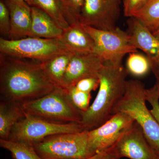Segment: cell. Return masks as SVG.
<instances>
[{
  "instance_id": "obj_1",
  "label": "cell",
  "mask_w": 159,
  "mask_h": 159,
  "mask_svg": "<svg viewBox=\"0 0 159 159\" xmlns=\"http://www.w3.org/2000/svg\"><path fill=\"white\" fill-rule=\"evenodd\" d=\"M56 87L41 62L0 53L1 99L22 104L45 96Z\"/></svg>"
},
{
  "instance_id": "obj_2",
  "label": "cell",
  "mask_w": 159,
  "mask_h": 159,
  "mask_svg": "<svg viewBox=\"0 0 159 159\" xmlns=\"http://www.w3.org/2000/svg\"><path fill=\"white\" fill-rule=\"evenodd\" d=\"M128 72L122 63L104 62L98 75L99 90L93 102L82 113L84 130L99 127L113 115V111L124 96Z\"/></svg>"
},
{
  "instance_id": "obj_3",
  "label": "cell",
  "mask_w": 159,
  "mask_h": 159,
  "mask_svg": "<svg viewBox=\"0 0 159 159\" xmlns=\"http://www.w3.org/2000/svg\"><path fill=\"white\" fill-rule=\"evenodd\" d=\"M145 85L137 80H127L124 96L113 111L123 112L140 125L151 147L159 156V124L148 109Z\"/></svg>"
},
{
  "instance_id": "obj_4",
  "label": "cell",
  "mask_w": 159,
  "mask_h": 159,
  "mask_svg": "<svg viewBox=\"0 0 159 159\" xmlns=\"http://www.w3.org/2000/svg\"><path fill=\"white\" fill-rule=\"evenodd\" d=\"M26 114L54 122L81 124L82 113L71 102L67 91L59 87L39 99L21 104Z\"/></svg>"
},
{
  "instance_id": "obj_5",
  "label": "cell",
  "mask_w": 159,
  "mask_h": 159,
  "mask_svg": "<svg viewBox=\"0 0 159 159\" xmlns=\"http://www.w3.org/2000/svg\"><path fill=\"white\" fill-rule=\"evenodd\" d=\"M89 130L57 134L32 145L43 159H83L92 156L89 146Z\"/></svg>"
},
{
  "instance_id": "obj_6",
  "label": "cell",
  "mask_w": 159,
  "mask_h": 159,
  "mask_svg": "<svg viewBox=\"0 0 159 159\" xmlns=\"http://www.w3.org/2000/svg\"><path fill=\"white\" fill-rule=\"evenodd\" d=\"M83 130L84 128L80 123L54 122L26 114L13 126L7 140L32 145L50 136Z\"/></svg>"
},
{
  "instance_id": "obj_7",
  "label": "cell",
  "mask_w": 159,
  "mask_h": 159,
  "mask_svg": "<svg viewBox=\"0 0 159 159\" xmlns=\"http://www.w3.org/2000/svg\"><path fill=\"white\" fill-rule=\"evenodd\" d=\"M71 52L59 38L28 37L11 40L0 38V53L43 62L58 54Z\"/></svg>"
},
{
  "instance_id": "obj_8",
  "label": "cell",
  "mask_w": 159,
  "mask_h": 159,
  "mask_svg": "<svg viewBox=\"0 0 159 159\" xmlns=\"http://www.w3.org/2000/svg\"><path fill=\"white\" fill-rule=\"evenodd\" d=\"M82 26L93 40L94 53L104 62L121 64L125 54L138 52L130 42L128 32L119 28L105 30Z\"/></svg>"
},
{
  "instance_id": "obj_9",
  "label": "cell",
  "mask_w": 159,
  "mask_h": 159,
  "mask_svg": "<svg viewBox=\"0 0 159 159\" xmlns=\"http://www.w3.org/2000/svg\"><path fill=\"white\" fill-rule=\"evenodd\" d=\"M120 0H85L80 14L82 25L101 30H112L120 16Z\"/></svg>"
},
{
  "instance_id": "obj_10",
  "label": "cell",
  "mask_w": 159,
  "mask_h": 159,
  "mask_svg": "<svg viewBox=\"0 0 159 159\" xmlns=\"http://www.w3.org/2000/svg\"><path fill=\"white\" fill-rule=\"evenodd\" d=\"M134 121L127 114L118 112L113 114L102 125L89 130V146L91 155L115 145Z\"/></svg>"
},
{
  "instance_id": "obj_11",
  "label": "cell",
  "mask_w": 159,
  "mask_h": 159,
  "mask_svg": "<svg viewBox=\"0 0 159 159\" xmlns=\"http://www.w3.org/2000/svg\"><path fill=\"white\" fill-rule=\"evenodd\" d=\"M115 145L121 158L157 159L159 156L151 147L142 128L135 121Z\"/></svg>"
},
{
  "instance_id": "obj_12",
  "label": "cell",
  "mask_w": 159,
  "mask_h": 159,
  "mask_svg": "<svg viewBox=\"0 0 159 159\" xmlns=\"http://www.w3.org/2000/svg\"><path fill=\"white\" fill-rule=\"evenodd\" d=\"M104 62L94 53H74L63 78L61 87L67 89L75 86L80 80L98 77Z\"/></svg>"
},
{
  "instance_id": "obj_13",
  "label": "cell",
  "mask_w": 159,
  "mask_h": 159,
  "mask_svg": "<svg viewBox=\"0 0 159 159\" xmlns=\"http://www.w3.org/2000/svg\"><path fill=\"white\" fill-rule=\"evenodd\" d=\"M130 42L138 50L145 53L150 62L151 69L159 63V39L139 20L129 17L127 21Z\"/></svg>"
},
{
  "instance_id": "obj_14",
  "label": "cell",
  "mask_w": 159,
  "mask_h": 159,
  "mask_svg": "<svg viewBox=\"0 0 159 159\" xmlns=\"http://www.w3.org/2000/svg\"><path fill=\"white\" fill-rule=\"evenodd\" d=\"M9 11L11 28L7 39L16 40L30 37L31 30V7L14 0H7Z\"/></svg>"
},
{
  "instance_id": "obj_15",
  "label": "cell",
  "mask_w": 159,
  "mask_h": 159,
  "mask_svg": "<svg viewBox=\"0 0 159 159\" xmlns=\"http://www.w3.org/2000/svg\"><path fill=\"white\" fill-rule=\"evenodd\" d=\"M59 39L71 52L79 54L94 53L93 40L80 24L69 26L64 30Z\"/></svg>"
},
{
  "instance_id": "obj_16",
  "label": "cell",
  "mask_w": 159,
  "mask_h": 159,
  "mask_svg": "<svg viewBox=\"0 0 159 159\" xmlns=\"http://www.w3.org/2000/svg\"><path fill=\"white\" fill-rule=\"evenodd\" d=\"M31 8L30 37L46 39L59 38L64 30L44 11L36 6Z\"/></svg>"
},
{
  "instance_id": "obj_17",
  "label": "cell",
  "mask_w": 159,
  "mask_h": 159,
  "mask_svg": "<svg viewBox=\"0 0 159 159\" xmlns=\"http://www.w3.org/2000/svg\"><path fill=\"white\" fill-rule=\"evenodd\" d=\"M25 115L21 104L1 99L0 102V139L8 140L13 126Z\"/></svg>"
},
{
  "instance_id": "obj_18",
  "label": "cell",
  "mask_w": 159,
  "mask_h": 159,
  "mask_svg": "<svg viewBox=\"0 0 159 159\" xmlns=\"http://www.w3.org/2000/svg\"><path fill=\"white\" fill-rule=\"evenodd\" d=\"M74 53L66 52L41 62L46 75L55 86L61 87L63 78Z\"/></svg>"
},
{
  "instance_id": "obj_19",
  "label": "cell",
  "mask_w": 159,
  "mask_h": 159,
  "mask_svg": "<svg viewBox=\"0 0 159 159\" xmlns=\"http://www.w3.org/2000/svg\"><path fill=\"white\" fill-rule=\"evenodd\" d=\"M132 17L139 20L153 33L159 27V0H149Z\"/></svg>"
},
{
  "instance_id": "obj_20",
  "label": "cell",
  "mask_w": 159,
  "mask_h": 159,
  "mask_svg": "<svg viewBox=\"0 0 159 159\" xmlns=\"http://www.w3.org/2000/svg\"><path fill=\"white\" fill-rule=\"evenodd\" d=\"M34 6L49 15L63 30L70 26L66 20L60 0H31Z\"/></svg>"
},
{
  "instance_id": "obj_21",
  "label": "cell",
  "mask_w": 159,
  "mask_h": 159,
  "mask_svg": "<svg viewBox=\"0 0 159 159\" xmlns=\"http://www.w3.org/2000/svg\"><path fill=\"white\" fill-rule=\"evenodd\" d=\"M0 146L9 151L15 159H43L29 144L0 139Z\"/></svg>"
},
{
  "instance_id": "obj_22",
  "label": "cell",
  "mask_w": 159,
  "mask_h": 159,
  "mask_svg": "<svg viewBox=\"0 0 159 159\" xmlns=\"http://www.w3.org/2000/svg\"><path fill=\"white\" fill-rule=\"evenodd\" d=\"M126 70L128 74L136 77H142L151 70L148 57L136 52L130 53L126 61Z\"/></svg>"
},
{
  "instance_id": "obj_23",
  "label": "cell",
  "mask_w": 159,
  "mask_h": 159,
  "mask_svg": "<svg viewBox=\"0 0 159 159\" xmlns=\"http://www.w3.org/2000/svg\"><path fill=\"white\" fill-rule=\"evenodd\" d=\"M69 25L80 24L79 17L85 0H60Z\"/></svg>"
},
{
  "instance_id": "obj_24",
  "label": "cell",
  "mask_w": 159,
  "mask_h": 159,
  "mask_svg": "<svg viewBox=\"0 0 159 159\" xmlns=\"http://www.w3.org/2000/svg\"><path fill=\"white\" fill-rule=\"evenodd\" d=\"M66 90L70 100L77 109L82 112L87 110L90 106L91 93L80 91L75 86Z\"/></svg>"
},
{
  "instance_id": "obj_25",
  "label": "cell",
  "mask_w": 159,
  "mask_h": 159,
  "mask_svg": "<svg viewBox=\"0 0 159 159\" xmlns=\"http://www.w3.org/2000/svg\"><path fill=\"white\" fill-rule=\"evenodd\" d=\"M11 28L10 13L8 7L3 1L0 2V33L8 37Z\"/></svg>"
},
{
  "instance_id": "obj_26",
  "label": "cell",
  "mask_w": 159,
  "mask_h": 159,
  "mask_svg": "<svg viewBox=\"0 0 159 159\" xmlns=\"http://www.w3.org/2000/svg\"><path fill=\"white\" fill-rule=\"evenodd\" d=\"M146 100L152 106L151 112L159 124V95L155 85L146 89Z\"/></svg>"
},
{
  "instance_id": "obj_27",
  "label": "cell",
  "mask_w": 159,
  "mask_h": 159,
  "mask_svg": "<svg viewBox=\"0 0 159 159\" xmlns=\"http://www.w3.org/2000/svg\"><path fill=\"white\" fill-rule=\"evenodd\" d=\"M149 0H124L123 12L126 17H132L135 13L142 9Z\"/></svg>"
},
{
  "instance_id": "obj_28",
  "label": "cell",
  "mask_w": 159,
  "mask_h": 159,
  "mask_svg": "<svg viewBox=\"0 0 159 159\" xmlns=\"http://www.w3.org/2000/svg\"><path fill=\"white\" fill-rule=\"evenodd\" d=\"M99 83L98 77H89L80 80L75 86L80 91L91 93L99 87Z\"/></svg>"
},
{
  "instance_id": "obj_29",
  "label": "cell",
  "mask_w": 159,
  "mask_h": 159,
  "mask_svg": "<svg viewBox=\"0 0 159 159\" xmlns=\"http://www.w3.org/2000/svg\"><path fill=\"white\" fill-rule=\"evenodd\" d=\"M116 145L105 150L101 151L92 156L83 159H121Z\"/></svg>"
},
{
  "instance_id": "obj_30",
  "label": "cell",
  "mask_w": 159,
  "mask_h": 159,
  "mask_svg": "<svg viewBox=\"0 0 159 159\" xmlns=\"http://www.w3.org/2000/svg\"><path fill=\"white\" fill-rule=\"evenodd\" d=\"M151 70L153 72L156 78H158L159 77V63L152 67Z\"/></svg>"
},
{
  "instance_id": "obj_31",
  "label": "cell",
  "mask_w": 159,
  "mask_h": 159,
  "mask_svg": "<svg viewBox=\"0 0 159 159\" xmlns=\"http://www.w3.org/2000/svg\"><path fill=\"white\" fill-rule=\"evenodd\" d=\"M16 2L24 5H33L31 0H14Z\"/></svg>"
},
{
  "instance_id": "obj_32",
  "label": "cell",
  "mask_w": 159,
  "mask_h": 159,
  "mask_svg": "<svg viewBox=\"0 0 159 159\" xmlns=\"http://www.w3.org/2000/svg\"><path fill=\"white\" fill-rule=\"evenodd\" d=\"M154 85L156 87L157 90L159 95V77L156 78V81L155 84Z\"/></svg>"
},
{
  "instance_id": "obj_33",
  "label": "cell",
  "mask_w": 159,
  "mask_h": 159,
  "mask_svg": "<svg viewBox=\"0 0 159 159\" xmlns=\"http://www.w3.org/2000/svg\"><path fill=\"white\" fill-rule=\"evenodd\" d=\"M153 34L157 38L159 39V28L157 29L156 31L153 32Z\"/></svg>"
},
{
  "instance_id": "obj_34",
  "label": "cell",
  "mask_w": 159,
  "mask_h": 159,
  "mask_svg": "<svg viewBox=\"0 0 159 159\" xmlns=\"http://www.w3.org/2000/svg\"><path fill=\"white\" fill-rule=\"evenodd\" d=\"M157 159H159V156L157 158Z\"/></svg>"
}]
</instances>
